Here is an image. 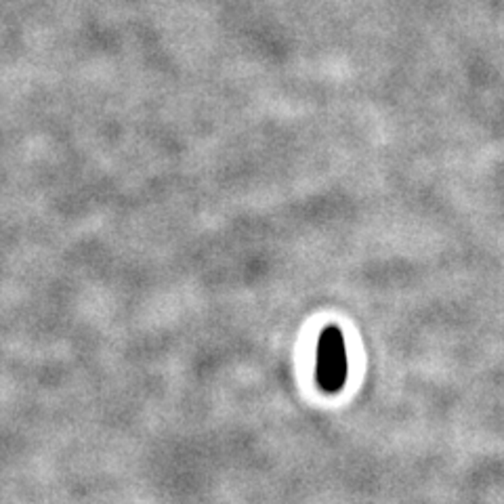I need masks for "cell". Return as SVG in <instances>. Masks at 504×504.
Wrapping results in <instances>:
<instances>
[{
  "label": "cell",
  "mask_w": 504,
  "mask_h": 504,
  "mask_svg": "<svg viewBox=\"0 0 504 504\" xmlns=\"http://www.w3.org/2000/svg\"><path fill=\"white\" fill-rule=\"evenodd\" d=\"M317 383L324 391L336 393L347 381V351L342 332L328 326L317 342Z\"/></svg>",
  "instance_id": "6da1fadb"
}]
</instances>
